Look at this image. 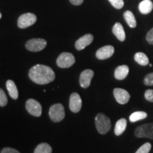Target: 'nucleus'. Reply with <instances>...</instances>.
I'll use <instances>...</instances> for the list:
<instances>
[{"instance_id":"nucleus-10","label":"nucleus","mask_w":153,"mask_h":153,"mask_svg":"<svg viewBox=\"0 0 153 153\" xmlns=\"http://www.w3.org/2000/svg\"><path fill=\"white\" fill-rule=\"evenodd\" d=\"M82 101L80 96L77 93H73L70 98V109L73 113H78L81 110Z\"/></svg>"},{"instance_id":"nucleus-8","label":"nucleus","mask_w":153,"mask_h":153,"mask_svg":"<svg viewBox=\"0 0 153 153\" xmlns=\"http://www.w3.org/2000/svg\"><path fill=\"white\" fill-rule=\"evenodd\" d=\"M26 110L32 116L39 117L42 114V106L39 102L35 99H30L26 103Z\"/></svg>"},{"instance_id":"nucleus-23","label":"nucleus","mask_w":153,"mask_h":153,"mask_svg":"<svg viewBox=\"0 0 153 153\" xmlns=\"http://www.w3.org/2000/svg\"><path fill=\"white\" fill-rule=\"evenodd\" d=\"M151 148H152V146H151L150 143H146L144 145H143L135 153H149L151 150Z\"/></svg>"},{"instance_id":"nucleus-17","label":"nucleus","mask_w":153,"mask_h":153,"mask_svg":"<svg viewBox=\"0 0 153 153\" xmlns=\"http://www.w3.org/2000/svg\"><path fill=\"white\" fill-rule=\"evenodd\" d=\"M6 86H7V89L8 90V92L11 98L13 99H15V100L18 99L19 91L14 82L12 80L9 79L7 82Z\"/></svg>"},{"instance_id":"nucleus-5","label":"nucleus","mask_w":153,"mask_h":153,"mask_svg":"<svg viewBox=\"0 0 153 153\" xmlns=\"http://www.w3.org/2000/svg\"><path fill=\"white\" fill-rule=\"evenodd\" d=\"M47 42L43 38H32L26 43V49L31 52H38L46 47Z\"/></svg>"},{"instance_id":"nucleus-16","label":"nucleus","mask_w":153,"mask_h":153,"mask_svg":"<svg viewBox=\"0 0 153 153\" xmlns=\"http://www.w3.org/2000/svg\"><path fill=\"white\" fill-rule=\"evenodd\" d=\"M153 9V3L151 0H143L139 4V11L143 14H148Z\"/></svg>"},{"instance_id":"nucleus-27","label":"nucleus","mask_w":153,"mask_h":153,"mask_svg":"<svg viewBox=\"0 0 153 153\" xmlns=\"http://www.w3.org/2000/svg\"><path fill=\"white\" fill-rule=\"evenodd\" d=\"M145 98L150 102H153V89H148L145 91Z\"/></svg>"},{"instance_id":"nucleus-7","label":"nucleus","mask_w":153,"mask_h":153,"mask_svg":"<svg viewBox=\"0 0 153 153\" xmlns=\"http://www.w3.org/2000/svg\"><path fill=\"white\" fill-rule=\"evenodd\" d=\"M135 135L137 137H147L153 140V123L143 124L135 129Z\"/></svg>"},{"instance_id":"nucleus-3","label":"nucleus","mask_w":153,"mask_h":153,"mask_svg":"<svg viewBox=\"0 0 153 153\" xmlns=\"http://www.w3.org/2000/svg\"><path fill=\"white\" fill-rule=\"evenodd\" d=\"M65 116V108L61 104H54L50 108L49 116L53 122H60L64 119Z\"/></svg>"},{"instance_id":"nucleus-2","label":"nucleus","mask_w":153,"mask_h":153,"mask_svg":"<svg viewBox=\"0 0 153 153\" xmlns=\"http://www.w3.org/2000/svg\"><path fill=\"white\" fill-rule=\"evenodd\" d=\"M95 123L97 131L101 134H106L110 131L111 123L109 118L103 114H99L95 118Z\"/></svg>"},{"instance_id":"nucleus-15","label":"nucleus","mask_w":153,"mask_h":153,"mask_svg":"<svg viewBox=\"0 0 153 153\" xmlns=\"http://www.w3.org/2000/svg\"><path fill=\"white\" fill-rule=\"evenodd\" d=\"M129 68L127 65H120L116 68L114 72L115 78L118 80H123L128 76Z\"/></svg>"},{"instance_id":"nucleus-29","label":"nucleus","mask_w":153,"mask_h":153,"mask_svg":"<svg viewBox=\"0 0 153 153\" xmlns=\"http://www.w3.org/2000/svg\"><path fill=\"white\" fill-rule=\"evenodd\" d=\"M1 153H20L18 150L11 148H5L2 149Z\"/></svg>"},{"instance_id":"nucleus-20","label":"nucleus","mask_w":153,"mask_h":153,"mask_svg":"<svg viewBox=\"0 0 153 153\" xmlns=\"http://www.w3.org/2000/svg\"><path fill=\"white\" fill-rule=\"evenodd\" d=\"M134 59H135V62L142 66H145L149 64L148 57L143 53L138 52L135 53V56H134Z\"/></svg>"},{"instance_id":"nucleus-4","label":"nucleus","mask_w":153,"mask_h":153,"mask_svg":"<svg viewBox=\"0 0 153 153\" xmlns=\"http://www.w3.org/2000/svg\"><path fill=\"white\" fill-rule=\"evenodd\" d=\"M57 65L60 68H68L72 66L75 62L74 55L70 53H62L57 57Z\"/></svg>"},{"instance_id":"nucleus-28","label":"nucleus","mask_w":153,"mask_h":153,"mask_svg":"<svg viewBox=\"0 0 153 153\" xmlns=\"http://www.w3.org/2000/svg\"><path fill=\"white\" fill-rule=\"evenodd\" d=\"M146 40L151 45H153V28L149 30L148 33H147Z\"/></svg>"},{"instance_id":"nucleus-11","label":"nucleus","mask_w":153,"mask_h":153,"mask_svg":"<svg viewBox=\"0 0 153 153\" xmlns=\"http://www.w3.org/2000/svg\"><path fill=\"white\" fill-rule=\"evenodd\" d=\"M114 53V48L112 45H105L99 48L96 53V57L99 60H106L110 58Z\"/></svg>"},{"instance_id":"nucleus-1","label":"nucleus","mask_w":153,"mask_h":153,"mask_svg":"<svg viewBox=\"0 0 153 153\" xmlns=\"http://www.w3.org/2000/svg\"><path fill=\"white\" fill-rule=\"evenodd\" d=\"M28 76L38 85H46L53 82L55 78V72L52 69L43 65H36L30 68Z\"/></svg>"},{"instance_id":"nucleus-6","label":"nucleus","mask_w":153,"mask_h":153,"mask_svg":"<svg viewBox=\"0 0 153 153\" xmlns=\"http://www.w3.org/2000/svg\"><path fill=\"white\" fill-rule=\"evenodd\" d=\"M37 21V17L33 13H26L21 15L18 19L17 25L20 28H26L33 25Z\"/></svg>"},{"instance_id":"nucleus-26","label":"nucleus","mask_w":153,"mask_h":153,"mask_svg":"<svg viewBox=\"0 0 153 153\" xmlns=\"http://www.w3.org/2000/svg\"><path fill=\"white\" fill-rule=\"evenodd\" d=\"M144 84L147 86H153V72L147 74L144 79Z\"/></svg>"},{"instance_id":"nucleus-19","label":"nucleus","mask_w":153,"mask_h":153,"mask_svg":"<svg viewBox=\"0 0 153 153\" xmlns=\"http://www.w3.org/2000/svg\"><path fill=\"white\" fill-rule=\"evenodd\" d=\"M127 126V120L125 118H120L116 122V126H115L114 132L116 135H120L125 131Z\"/></svg>"},{"instance_id":"nucleus-18","label":"nucleus","mask_w":153,"mask_h":153,"mask_svg":"<svg viewBox=\"0 0 153 153\" xmlns=\"http://www.w3.org/2000/svg\"><path fill=\"white\" fill-rule=\"evenodd\" d=\"M124 19L126 20V23L131 28H135L137 26V22L135 17L131 11H126L123 14Z\"/></svg>"},{"instance_id":"nucleus-22","label":"nucleus","mask_w":153,"mask_h":153,"mask_svg":"<svg viewBox=\"0 0 153 153\" xmlns=\"http://www.w3.org/2000/svg\"><path fill=\"white\" fill-rule=\"evenodd\" d=\"M147 116H148L147 113L144 111H136L133 113L130 116L129 119L130 121L132 122V123H134V122H137L138 120L145 119V118H147Z\"/></svg>"},{"instance_id":"nucleus-13","label":"nucleus","mask_w":153,"mask_h":153,"mask_svg":"<svg viewBox=\"0 0 153 153\" xmlns=\"http://www.w3.org/2000/svg\"><path fill=\"white\" fill-rule=\"evenodd\" d=\"M94 36L91 34H86L81 37L75 43V48L77 51H82L92 43Z\"/></svg>"},{"instance_id":"nucleus-9","label":"nucleus","mask_w":153,"mask_h":153,"mask_svg":"<svg viewBox=\"0 0 153 153\" xmlns=\"http://www.w3.org/2000/svg\"><path fill=\"white\" fill-rule=\"evenodd\" d=\"M114 95L116 101L120 104H127L131 98L129 93L125 89L120 88H116L114 89Z\"/></svg>"},{"instance_id":"nucleus-31","label":"nucleus","mask_w":153,"mask_h":153,"mask_svg":"<svg viewBox=\"0 0 153 153\" xmlns=\"http://www.w3.org/2000/svg\"><path fill=\"white\" fill-rule=\"evenodd\" d=\"M1 14L0 13V19H1Z\"/></svg>"},{"instance_id":"nucleus-12","label":"nucleus","mask_w":153,"mask_h":153,"mask_svg":"<svg viewBox=\"0 0 153 153\" xmlns=\"http://www.w3.org/2000/svg\"><path fill=\"white\" fill-rule=\"evenodd\" d=\"M94 72L91 70H85L82 72L79 76V84L82 88H88L90 86L91 79L94 76Z\"/></svg>"},{"instance_id":"nucleus-24","label":"nucleus","mask_w":153,"mask_h":153,"mask_svg":"<svg viewBox=\"0 0 153 153\" xmlns=\"http://www.w3.org/2000/svg\"><path fill=\"white\" fill-rule=\"evenodd\" d=\"M108 1L115 9H120L124 6L123 0H108Z\"/></svg>"},{"instance_id":"nucleus-25","label":"nucleus","mask_w":153,"mask_h":153,"mask_svg":"<svg viewBox=\"0 0 153 153\" xmlns=\"http://www.w3.org/2000/svg\"><path fill=\"white\" fill-rule=\"evenodd\" d=\"M7 103H8V99H7V95L5 94L3 89L0 88V106H5Z\"/></svg>"},{"instance_id":"nucleus-14","label":"nucleus","mask_w":153,"mask_h":153,"mask_svg":"<svg viewBox=\"0 0 153 153\" xmlns=\"http://www.w3.org/2000/svg\"><path fill=\"white\" fill-rule=\"evenodd\" d=\"M113 33L120 41H124L126 40V33L124 28L120 23H116L112 28Z\"/></svg>"},{"instance_id":"nucleus-30","label":"nucleus","mask_w":153,"mask_h":153,"mask_svg":"<svg viewBox=\"0 0 153 153\" xmlns=\"http://www.w3.org/2000/svg\"><path fill=\"white\" fill-rule=\"evenodd\" d=\"M69 1L72 4L75 6H79L84 2V0H69Z\"/></svg>"},{"instance_id":"nucleus-21","label":"nucleus","mask_w":153,"mask_h":153,"mask_svg":"<svg viewBox=\"0 0 153 153\" xmlns=\"http://www.w3.org/2000/svg\"><path fill=\"white\" fill-rule=\"evenodd\" d=\"M52 148L48 143H41L36 147L33 153H51Z\"/></svg>"}]
</instances>
